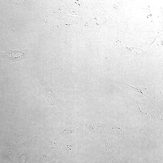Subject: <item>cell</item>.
Listing matches in <instances>:
<instances>
[{
	"instance_id": "2",
	"label": "cell",
	"mask_w": 163,
	"mask_h": 163,
	"mask_svg": "<svg viewBox=\"0 0 163 163\" xmlns=\"http://www.w3.org/2000/svg\"><path fill=\"white\" fill-rule=\"evenodd\" d=\"M61 121L59 130L54 137L55 139L68 134L83 131V125L70 118H64Z\"/></svg>"
},
{
	"instance_id": "1",
	"label": "cell",
	"mask_w": 163,
	"mask_h": 163,
	"mask_svg": "<svg viewBox=\"0 0 163 163\" xmlns=\"http://www.w3.org/2000/svg\"><path fill=\"white\" fill-rule=\"evenodd\" d=\"M128 96L129 97H127L129 99L130 110L136 124H144L149 113V106L146 104L134 100Z\"/></svg>"
},
{
	"instance_id": "5",
	"label": "cell",
	"mask_w": 163,
	"mask_h": 163,
	"mask_svg": "<svg viewBox=\"0 0 163 163\" xmlns=\"http://www.w3.org/2000/svg\"><path fill=\"white\" fill-rule=\"evenodd\" d=\"M60 152H62L64 155H75L78 151V149L76 146L74 142L72 141L65 142L61 145Z\"/></svg>"
},
{
	"instance_id": "4",
	"label": "cell",
	"mask_w": 163,
	"mask_h": 163,
	"mask_svg": "<svg viewBox=\"0 0 163 163\" xmlns=\"http://www.w3.org/2000/svg\"><path fill=\"white\" fill-rule=\"evenodd\" d=\"M130 159L121 156L104 155L100 157L97 163H129Z\"/></svg>"
},
{
	"instance_id": "6",
	"label": "cell",
	"mask_w": 163,
	"mask_h": 163,
	"mask_svg": "<svg viewBox=\"0 0 163 163\" xmlns=\"http://www.w3.org/2000/svg\"><path fill=\"white\" fill-rule=\"evenodd\" d=\"M119 84L120 86H123L124 88H127L128 90H132L135 91L138 93H139L142 95H143L149 99V94L152 96V94H150L149 90V88H144L142 87H135L131 86L130 85L128 84L126 82L124 83L123 82H117Z\"/></svg>"
},
{
	"instance_id": "7",
	"label": "cell",
	"mask_w": 163,
	"mask_h": 163,
	"mask_svg": "<svg viewBox=\"0 0 163 163\" xmlns=\"http://www.w3.org/2000/svg\"><path fill=\"white\" fill-rule=\"evenodd\" d=\"M130 163H154L152 161L144 159H132Z\"/></svg>"
},
{
	"instance_id": "3",
	"label": "cell",
	"mask_w": 163,
	"mask_h": 163,
	"mask_svg": "<svg viewBox=\"0 0 163 163\" xmlns=\"http://www.w3.org/2000/svg\"><path fill=\"white\" fill-rule=\"evenodd\" d=\"M28 51L27 49L11 50L8 48L0 54V57L8 62H17L27 57Z\"/></svg>"
}]
</instances>
